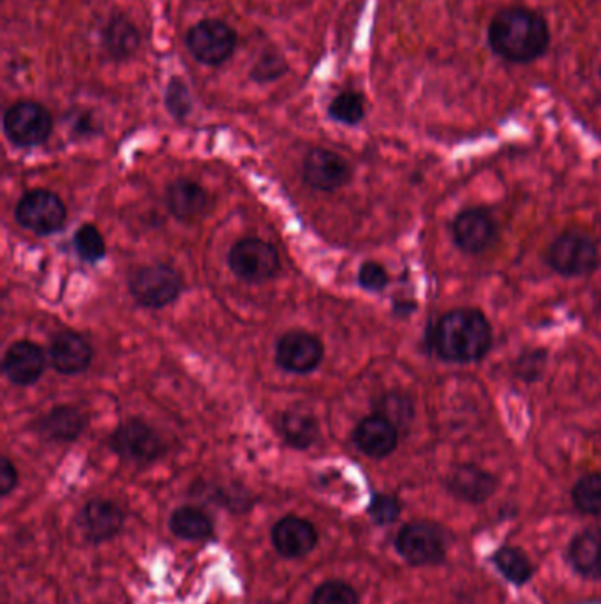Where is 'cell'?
Here are the masks:
<instances>
[{"label":"cell","instance_id":"6da1fadb","mask_svg":"<svg viewBox=\"0 0 601 604\" xmlns=\"http://www.w3.org/2000/svg\"><path fill=\"white\" fill-rule=\"evenodd\" d=\"M494 332L483 311L455 308L446 311L427 329L428 352L452 364L482 361L492 349Z\"/></svg>","mask_w":601,"mask_h":604},{"label":"cell","instance_id":"7a4b0ae2","mask_svg":"<svg viewBox=\"0 0 601 604\" xmlns=\"http://www.w3.org/2000/svg\"><path fill=\"white\" fill-rule=\"evenodd\" d=\"M489 48L512 65H530L542 59L551 47V29L542 14L533 9H501L489 23Z\"/></svg>","mask_w":601,"mask_h":604},{"label":"cell","instance_id":"3957f363","mask_svg":"<svg viewBox=\"0 0 601 604\" xmlns=\"http://www.w3.org/2000/svg\"><path fill=\"white\" fill-rule=\"evenodd\" d=\"M545 262L559 276H589L600 265V250L584 232L566 231L549 244Z\"/></svg>","mask_w":601,"mask_h":604},{"label":"cell","instance_id":"277c9868","mask_svg":"<svg viewBox=\"0 0 601 604\" xmlns=\"http://www.w3.org/2000/svg\"><path fill=\"white\" fill-rule=\"evenodd\" d=\"M238 36L234 27L216 18H207L187 30L186 47L199 65H225L237 48Z\"/></svg>","mask_w":601,"mask_h":604},{"label":"cell","instance_id":"5b68a950","mask_svg":"<svg viewBox=\"0 0 601 604\" xmlns=\"http://www.w3.org/2000/svg\"><path fill=\"white\" fill-rule=\"evenodd\" d=\"M395 549L410 566H440L446 558L445 534L437 525L413 522L398 530Z\"/></svg>","mask_w":601,"mask_h":604},{"label":"cell","instance_id":"8992f818","mask_svg":"<svg viewBox=\"0 0 601 604\" xmlns=\"http://www.w3.org/2000/svg\"><path fill=\"white\" fill-rule=\"evenodd\" d=\"M6 137L17 147H36L45 144L53 131V117L41 103L18 101L6 110Z\"/></svg>","mask_w":601,"mask_h":604},{"label":"cell","instance_id":"52a82bcc","mask_svg":"<svg viewBox=\"0 0 601 604\" xmlns=\"http://www.w3.org/2000/svg\"><path fill=\"white\" fill-rule=\"evenodd\" d=\"M228 264L235 276L249 283L272 280L279 273L280 260L276 247L262 238H242L231 247Z\"/></svg>","mask_w":601,"mask_h":604},{"label":"cell","instance_id":"ba28073f","mask_svg":"<svg viewBox=\"0 0 601 604\" xmlns=\"http://www.w3.org/2000/svg\"><path fill=\"white\" fill-rule=\"evenodd\" d=\"M132 298L145 308H165L180 295L183 280L170 265L141 267L129 276Z\"/></svg>","mask_w":601,"mask_h":604},{"label":"cell","instance_id":"9c48e42d","mask_svg":"<svg viewBox=\"0 0 601 604\" xmlns=\"http://www.w3.org/2000/svg\"><path fill=\"white\" fill-rule=\"evenodd\" d=\"M18 223L39 235H50L60 231L66 223L65 202L60 201L56 193L47 189H35L22 196L14 211Z\"/></svg>","mask_w":601,"mask_h":604},{"label":"cell","instance_id":"30bf717a","mask_svg":"<svg viewBox=\"0 0 601 604\" xmlns=\"http://www.w3.org/2000/svg\"><path fill=\"white\" fill-rule=\"evenodd\" d=\"M110 446L120 458L136 465L152 464L165 452L161 437L140 419L119 426L111 435Z\"/></svg>","mask_w":601,"mask_h":604},{"label":"cell","instance_id":"8fae6325","mask_svg":"<svg viewBox=\"0 0 601 604\" xmlns=\"http://www.w3.org/2000/svg\"><path fill=\"white\" fill-rule=\"evenodd\" d=\"M453 243L466 255H482L497 241V223L487 210L470 207L452 225Z\"/></svg>","mask_w":601,"mask_h":604},{"label":"cell","instance_id":"7c38bea8","mask_svg":"<svg viewBox=\"0 0 601 604\" xmlns=\"http://www.w3.org/2000/svg\"><path fill=\"white\" fill-rule=\"evenodd\" d=\"M276 358L277 364L289 373H311L322 362V340L309 332H286L277 343Z\"/></svg>","mask_w":601,"mask_h":604},{"label":"cell","instance_id":"4fadbf2b","mask_svg":"<svg viewBox=\"0 0 601 604\" xmlns=\"http://www.w3.org/2000/svg\"><path fill=\"white\" fill-rule=\"evenodd\" d=\"M304 179L319 192H335L352 181V168L334 150L313 149L304 159Z\"/></svg>","mask_w":601,"mask_h":604},{"label":"cell","instance_id":"5bb4252c","mask_svg":"<svg viewBox=\"0 0 601 604\" xmlns=\"http://www.w3.org/2000/svg\"><path fill=\"white\" fill-rule=\"evenodd\" d=\"M500 486L497 477L474 464H462L446 476L445 488L452 497L462 503L483 504L495 494Z\"/></svg>","mask_w":601,"mask_h":604},{"label":"cell","instance_id":"9a60e30c","mask_svg":"<svg viewBox=\"0 0 601 604\" xmlns=\"http://www.w3.org/2000/svg\"><path fill=\"white\" fill-rule=\"evenodd\" d=\"M272 543L283 557L302 558L318 545V530L300 516H284L272 528Z\"/></svg>","mask_w":601,"mask_h":604},{"label":"cell","instance_id":"2e32d148","mask_svg":"<svg viewBox=\"0 0 601 604\" xmlns=\"http://www.w3.org/2000/svg\"><path fill=\"white\" fill-rule=\"evenodd\" d=\"M353 442L368 458L383 460L397 449L398 428L382 416L362 419L353 431Z\"/></svg>","mask_w":601,"mask_h":604},{"label":"cell","instance_id":"e0dca14e","mask_svg":"<svg viewBox=\"0 0 601 604\" xmlns=\"http://www.w3.org/2000/svg\"><path fill=\"white\" fill-rule=\"evenodd\" d=\"M126 515L117 504L105 498H96L81 509L80 525L87 539L105 543L114 539L122 530Z\"/></svg>","mask_w":601,"mask_h":604},{"label":"cell","instance_id":"ac0fdd59","mask_svg":"<svg viewBox=\"0 0 601 604\" xmlns=\"http://www.w3.org/2000/svg\"><path fill=\"white\" fill-rule=\"evenodd\" d=\"M45 353L32 341H17L4 355V373L17 386L38 382L45 371Z\"/></svg>","mask_w":601,"mask_h":604},{"label":"cell","instance_id":"d6986e66","mask_svg":"<svg viewBox=\"0 0 601 604\" xmlns=\"http://www.w3.org/2000/svg\"><path fill=\"white\" fill-rule=\"evenodd\" d=\"M51 364L59 373L78 374L92 362V349L77 332H60L50 347Z\"/></svg>","mask_w":601,"mask_h":604},{"label":"cell","instance_id":"ffe728a7","mask_svg":"<svg viewBox=\"0 0 601 604\" xmlns=\"http://www.w3.org/2000/svg\"><path fill=\"white\" fill-rule=\"evenodd\" d=\"M568 561L580 576L601 582V527L580 530L570 540Z\"/></svg>","mask_w":601,"mask_h":604},{"label":"cell","instance_id":"44dd1931","mask_svg":"<svg viewBox=\"0 0 601 604\" xmlns=\"http://www.w3.org/2000/svg\"><path fill=\"white\" fill-rule=\"evenodd\" d=\"M101 43L115 62L131 59L141 45L140 30L124 14H114L101 32Z\"/></svg>","mask_w":601,"mask_h":604},{"label":"cell","instance_id":"7402d4cb","mask_svg":"<svg viewBox=\"0 0 601 604\" xmlns=\"http://www.w3.org/2000/svg\"><path fill=\"white\" fill-rule=\"evenodd\" d=\"M168 210L178 220H195L207 210L208 196L204 187L193 181L180 179L170 184L166 192Z\"/></svg>","mask_w":601,"mask_h":604},{"label":"cell","instance_id":"603a6c76","mask_svg":"<svg viewBox=\"0 0 601 604\" xmlns=\"http://www.w3.org/2000/svg\"><path fill=\"white\" fill-rule=\"evenodd\" d=\"M87 419L83 412L75 407H57L39 421V433L45 439L56 440V442H71L78 439L81 431L86 430Z\"/></svg>","mask_w":601,"mask_h":604},{"label":"cell","instance_id":"cb8c5ba5","mask_svg":"<svg viewBox=\"0 0 601 604\" xmlns=\"http://www.w3.org/2000/svg\"><path fill=\"white\" fill-rule=\"evenodd\" d=\"M279 433L288 446L307 449L318 439V421L311 412L300 409L288 410L280 416Z\"/></svg>","mask_w":601,"mask_h":604},{"label":"cell","instance_id":"d4e9b609","mask_svg":"<svg viewBox=\"0 0 601 604\" xmlns=\"http://www.w3.org/2000/svg\"><path fill=\"white\" fill-rule=\"evenodd\" d=\"M495 569L500 571L506 582L515 587L530 583L534 576V566L524 549L516 546H501L491 555Z\"/></svg>","mask_w":601,"mask_h":604},{"label":"cell","instance_id":"484cf974","mask_svg":"<svg viewBox=\"0 0 601 604\" xmlns=\"http://www.w3.org/2000/svg\"><path fill=\"white\" fill-rule=\"evenodd\" d=\"M170 530L184 540H207L214 536V522L198 507H178L170 516Z\"/></svg>","mask_w":601,"mask_h":604},{"label":"cell","instance_id":"4316f807","mask_svg":"<svg viewBox=\"0 0 601 604\" xmlns=\"http://www.w3.org/2000/svg\"><path fill=\"white\" fill-rule=\"evenodd\" d=\"M573 506L588 516H601V474H585L572 489Z\"/></svg>","mask_w":601,"mask_h":604},{"label":"cell","instance_id":"83f0119b","mask_svg":"<svg viewBox=\"0 0 601 604\" xmlns=\"http://www.w3.org/2000/svg\"><path fill=\"white\" fill-rule=\"evenodd\" d=\"M376 413L388 419L401 430V428H407L410 422L415 419V405L411 401L410 396L403 394V392H388L377 400Z\"/></svg>","mask_w":601,"mask_h":604},{"label":"cell","instance_id":"f1b7e54d","mask_svg":"<svg viewBox=\"0 0 601 604\" xmlns=\"http://www.w3.org/2000/svg\"><path fill=\"white\" fill-rule=\"evenodd\" d=\"M328 116L346 126L361 124L365 117L364 96L356 90H344L337 94L328 105Z\"/></svg>","mask_w":601,"mask_h":604},{"label":"cell","instance_id":"f546056e","mask_svg":"<svg viewBox=\"0 0 601 604\" xmlns=\"http://www.w3.org/2000/svg\"><path fill=\"white\" fill-rule=\"evenodd\" d=\"M288 60L283 53L276 50L263 51L259 59L256 60V65L250 69V80H255L256 84H270V81L279 80L288 72Z\"/></svg>","mask_w":601,"mask_h":604},{"label":"cell","instance_id":"4dcf8cb0","mask_svg":"<svg viewBox=\"0 0 601 604\" xmlns=\"http://www.w3.org/2000/svg\"><path fill=\"white\" fill-rule=\"evenodd\" d=\"M546 361H549V352L543 349L524 350V352L515 359L513 373L516 379L525 383H534L542 379L545 373Z\"/></svg>","mask_w":601,"mask_h":604},{"label":"cell","instance_id":"1f68e13d","mask_svg":"<svg viewBox=\"0 0 601 604\" xmlns=\"http://www.w3.org/2000/svg\"><path fill=\"white\" fill-rule=\"evenodd\" d=\"M75 250H77L80 259L86 262H99L102 256L107 255V243L102 237L101 232L93 225L81 226L80 231L75 235Z\"/></svg>","mask_w":601,"mask_h":604},{"label":"cell","instance_id":"d6a6232c","mask_svg":"<svg viewBox=\"0 0 601 604\" xmlns=\"http://www.w3.org/2000/svg\"><path fill=\"white\" fill-rule=\"evenodd\" d=\"M311 604H361V600L349 583L331 579L313 592Z\"/></svg>","mask_w":601,"mask_h":604},{"label":"cell","instance_id":"836d02e7","mask_svg":"<svg viewBox=\"0 0 601 604\" xmlns=\"http://www.w3.org/2000/svg\"><path fill=\"white\" fill-rule=\"evenodd\" d=\"M165 105L177 120L186 119L193 110V98L183 78H171L166 87Z\"/></svg>","mask_w":601,"mask_h":604},{"label":"cell","instance_id":"e575fe53","mask_svg":"<svg viewBox=\"0 0 601 604\" xmlns=\"http://www.w3.org/2000/svg\"><path fill=\"white\" fill-rule=\"evenodd\" d=\"M403 512L398 498L388 494H376L368 504L367 513L376 525H390L397 522Z\"/></svg>","mask_w":601,"mask_h":604},{"label":"cell","instance_id":"d590c367","mask_svg":"<svg viewBox=\"0 0 601 604\" xmlns=\"http://www.w3.org/2000/svg\"><path fill=\"white\" fill-rule=\"evenodd\" d=\"M388 281L386 269L377 262H365L358 271V283L362 289L368 290V292H383L388 285Z\"/></svg>","mask_w":601,"mask_h":604},{"label":"cell","instance_id":"8d00e7d4","mask_svg":"<svg viewBox=\"0 0 601 604\" xmlns=\"http://www.w3.org/2000/svg\"><path fill=\"white\" fill-rule=\"evenodd\" d=\"M18 485V473L9 458H2V467H0V494L8 497Z\"/></svg>","mask_w":601,"mask_h":604},{"label":"cell","instance_id":"74e56055","mask_svg":"<svg viewBox=\"0 0 601 604\" xmlns=\"http://www.w3.org/2000/svg\"><path fill=\"white\" fill-rule=\"evenodd\" d=\"M394 310L398 315H410L411 311L416 310V304L413 301H397L394 304Z\"/></svg>","mask_w":601,"mask_h":604},{"label":"cell","instance_id":"f35d334b","mask_svg":"<svg viewBox=\"0 0 601 604\" xmlns=\"http://www.w3.org/2000/svg\"><path fill=\"white\" fill-rule=\"evenodd\" d=\"M600 311H601V301H600Z\"/></svg>","mask_w":601,"mask_h":604},{"label":"cell","instance_id":"ab89813d","mask_svg":"<svg viewBox=\"0 0 601 604\" xmlns=\"http://www.w3.org/2000/svg\"><path fill=\"white\" fill-rule=\"evenodd\" d=\"M600 78H601V69H600Z\"/></svg>","mask_w":601,"mask_h":604}]
</instances>
